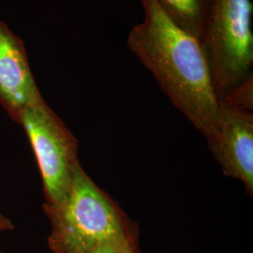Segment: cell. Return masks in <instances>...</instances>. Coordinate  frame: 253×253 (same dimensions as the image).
Here are the masks:
<instances>
[{
  "instance_id": "cell-1",
  "label": "cell",
  "mask_w": 253,
  "mask_h": 253,
  "mask_svg": "<svg viewBox=\"0 0 253 253\" xmlns=\"http://www.w3.org/2000/svg\"><path fill=\"white\" fill-rule=\"evenodd\" d=\"M144 20L127 47L153 74L172 105L209 140L217 133L220 103L203 43L166 16L156 0H141Z\"/></svg>"
},
{
  "instance_id": "cell-2",
  "label": "cell",
  "mask_w": 253,
  "mask_h": 253,
  "mask_svg": "<svg viewBox=\"0 0 253 253\" xmlns=\"http://www.w3.org/2000/svg\"><path fill=\"white\" fill-rule=\"evenodd\" d=\"M43 210L51 223L47 241L54 253H86L102 245L138 248L137 227L81 165L63 203Z\"/></svg>"
},
{
  "instance_id": "cell-3",
  "label": "cell",
  "mask_w": 253,
  "mask_h": 253,
  "mask_svg": "<svg viewBox=\"0 0 253 253\" xmlns=\"http://www.w3.org/2000/svg\"><path fill=\"white\" fill-rule=\"evenodd\" d=\"M214 88L220 100L253 76V4L251 0H211L206 39Z\"/></svg>"
},
{
  "instance_id": "cell-4",
  "label": "cell",
  "mask_w": 253,
  "mask_h": 253,
  "mask_svg": "<svg viewBox=\"0 0 253 253\" xmlns=\"http://www.w3.org/2000/svg\"><path fill=\"white\" fill-rule=\"evenodd\" d=\"M18 124L36 157L43 184V208H55L67 198L81 165L77 140L44 100L25 109Z\"/></svg>"
},
{
  "instance_id": "cell-5",
  "label": "cell",
  "mask_w": 253,
  "mask_h": 253,
  "mask_svg": "<svg viewBox=\"0 0 253 253\" xmlns=\"http://www.w3.org/2000/svg\"><path fill=\"white\" fill-rule=\"evenodd\" d=\"M220 103L217 133L208 145L224 174L242 182L248 193H253V112L232 108Z\"/></svg>"
},
{
  "instance_id": "cell-6",
  "label": "cell",
  "mask_w": 253,
  "mask_h": 253,
  "mask_svg": "<svg viewBox=\"0 0 253 253\" xmlns=\"http://www.w3.org/2000/svg\"><path fill=\"white\" fill-rule=\"evenodd\" d=\"M42 100L24 42L0 21V105L18 123L25 109Z\"/></svg>"
},
{
  "instance_id": "cell-7",
  "label": "cell",
  "mask_w": 253,
  "mask_h": 253,
  "mask_svg": "<svg viewBox=\"0 0 253 253\" xmlns=\"http://www.w3.org/2000/svg\"><path fill=\"white\" fill-rule=\"evenodd\" d=\"M166 16L202 43L208 32L211 0H156Z\"/></svg>"
},
{
  "instance_id": "cell-8",
  "label": "cell",
  "mask_w": 253,
  "mask_h": 253,
  "mask_svg": "<svg viewBox=\"0 0 253 253\" xmlns=\"http://www.w3.org/2000/svg\"><path fill=\"white\" fill-rule=\"evenodd\" d=\"M219 101L232 108L253 112V75L232 88Z\"/></svg>"
},
{
  "instance_id": "cell-9",
  "label": "cell",
  "mask_w": 253,
  "mask_h": 253,
  "mask_svg": "<svg viewBox=\"0 0 253 253\" xmlns=\"http://www.w3.org/2000/svg\"><path fill=\"white\" fill-rule=\"evenodd\" d=\"M84 253H140L139 248L119 245H102Z\"/></svg>"
},
{
  "instance_id": "cell-10",
  "label": "cell",
  "mask_w": 253,
  "mask_h": 253,
  "mask_svg": "<svg viewBox=\"0 0 253 253\" xmlns=\"http://www.w3.org/2000/svg\"><path fill=\"white\" fill-rule=\"evenodd\" d=\"M14 228H15L14 224L12 223V221L9 219V217L0 213V234L4 232L12 231Z\"/></svg>"
},
{
  "instance_id": "cell-11",
  "label": "cell",
  "mask_w": 253,
  "mask_h": 253,
  "mask_svg": "<svg viewBox=\"0 0 253 253\" xmlns=\"http://www.w3.org/2000/svg\"></svg>"
}]
</instances>
